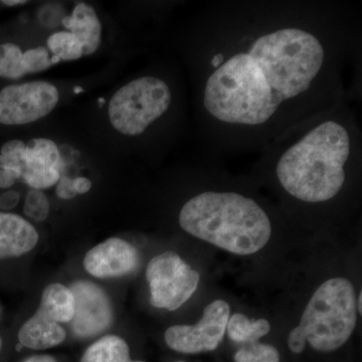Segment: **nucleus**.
I'll return each mask as SVG.
<instances>
[{"instance_id":"nucleus-1","label":"nucleus","mask_w":362,"mask_h":362,"mask_svg":"<svg viewBox=\"0 0 362 362\" xmlns=\"http://www.w3.org/2000/svg\"><path fill=\"white\" fill-rule=\"evenodd\" d=\"M325 61L313 33L284 28L259 35L209 76L204 108L220 122L264 125L288 100L310 89Z\"/></svg>"},{"instance_id":"nucleus-2","label":"nucleus","mask_w":362,"mask_h":362,"mask_svg":"<svg viewBox=\"0 0 362 362\" xmlns=\"http://www.w3.org/2000/svg\"><path fill=\"white\" fill-rule=\"evenodd\" d=\"M350 152L349 130L337 121H324L281 156L276 166L279 182L298 201H330L344 185Z\"/></svg>"},{"instance_id":"nucleus-3","label":"nucleus","mask_w":362,"mask_h":362,"mask_svg":"<svg viewBox=\"0 0 362 362\" xmlns=\"http://www.w3.org/2000/svg\"><path fill=\"white\" fill-rule=\"evenodd\" d=\"M180 225L197 239L239 256L261 251L272 235L270 218L237 192H204L182 206Z\"/></svg>"},{"instance_id":"nucleus-4","label":"nucleus","mask_w":362,"mask_h":362,"mask_svg":"<svg viewBox=\"0 0 362 362\" xmlns=\"http://www.w3.org/2000/svg\"><path fill=\"white\" fill-rule=\"evenodd\" d=\"M356 323L354 286L345 278L329 279L312 295L299 325L289 333L288 347L295 354L307 344L316 351H335L349 341Z\"/></svg>"},{"instance_id":"nucleus-5","label":"nucleus","mask_w":362,"mask_h":362,"mask_svg":"<svg viewBox=\"0 0 362 362\" xmlns=\"http://www.w3.org/2000/svg\"><path fill=\"white\" fill-rule=\"evenodd\" d=\"M171 99L168 85L160 78H136L112 97L108 110L110 122L124 135L142 134L168 110Z\"/></svg>"},{"instance_id":"nucleus-6","label":"nucleus","mask_w":362,"mask_h":362,"mask_svg":"<svg viewBox=\"0 0 362 362\" xmlns=\"http://www.w3.org/2000/svg\"><path fill=\"white\" fill-rule=\"evenodd\" d=\"M150 302L159 309L175 311L192 298L201 275L175 252L154 257L146 269Z\"/></svg>"},{"instance_id":"nucleus-7","label":"nucleus","mask_w":362,"mask_h":362,"mask_svg":"<svg viewBox=\"0 0 362 362\" xmlns=\"http://www.w3.org/2000/svg\"><path fill=\"white\" fill-rule=\"evenodd\" d=\"M59 90L51 83L7 85L0 89V125L20 126L47 116L59 103Z\"/></svg>"},{"instance_id":"nucleus-8","label":"nucleus","mask_w":362,"mask_h":362,"mask_svg":"<svg viewBox=\"0 0 362 362\" xmlns=\"http://www.w3.org/2000/svg\"><path fill=\"white\" fill-rule=\"evenodd\" d=\"M230 307L225 300L207 305L199 323L175 325L165 331L164 339L169 349L185 354L214 351L225 337Z\"/></svg>"},{"instance_id":"nucleus-9","label":"nucleus","mask_w":362,"mask_h":362,"mask_svg":"<svg viewBox=\"0 0 362 362\" xmlns=\"http://www.w3.org/2000/svg\"><path fill=\"white\" fill-rule=\"evenodd\" d=\"M75 298V313L71 321L74 334L92 337L109 327L112 307L103 290L88 281H77L70 288Z\"/></svg>"},{"instance_id":"nucleus-10","label":"nucleus","mask_w":362,"mask_h":362,"mask_svg":"<svg viewBox=\"0 0 362 362\" xmlns=\"http://www.w3.org/2000/svg\"><path fill=\"white\" fill-rule=\"evenodd\" d=\"M139 254L134 246L119 238H111L86 254L84 267L96 278H119L129 275L139 265Z\"/></svg>"},{"instance_id":"nucleus-11","label":"nucleus","mask_w":362,"mask_h":362,"mask_svg":"<svg viewBox=\"0 0 362 362\" xmlns=\"http://www.w3.org/2000/svg\"><path fill=\"white\" fill-rule=\"evenodd\" d=\"M59 177V152L56 143L45 138H35L26 143L21 180L40 190L54 187Z\"/></svg>"},{"instance_id":"nucleus-12","label":"nucleus","mask_w":362,"mask_h":362,"mask_svg":"<svg viewBox=\"0 0 362 362\" xmlns=\"http://www.w3.org/2000/svg\"><path fill=\"white\" fill-rule=\"evenodd\" d=\"M39 233L16 214L0 213V259L18 258L35 249Z\"/></svg>"},{"instance_id":"nucleus-13","label":"nucleus","mask_w":362,"mask_h":362,"mask_svg":"<svg viewBox=\"0 0 362 362\" xmlns=\"http://www.w3.org/2000/svg\"><path fill=\"white\" fill-rule=\"evenodd\" d=\"M66 331L61 324L37 311L18 331L21 345L28 349L45 350L58 346L66 339Z\"/></svg>"},{"instance_id":"nucleus-14","label":"nucleus","mask_w":362,"mask_h":362,"mask_svg":"<svg viewBox=\"0 0 362 362\" xmlns=\"http://www.w3.org/2000/svg\"><path fill=\"white\" fill-rule=\"evenodd\" d=\"M63 25L80 40L84 56L97 51L101 44L102 25L92 6L78 4L71 16L64 18Z\"/></svg>"},{"instance_id":"nucleus-15","label":"nucleus","mask_w":362,"mask_h":362,"mask_svg":"<svg viewBox=\"0 0 362 362\" xmlns=\"http://www.w3.org/2000/svg\"><path fill=\"white\" fill-rule=\"evenodd\" d=\"M37 311L57 323H70L75 313V298L70 288L54 283L44 290Z\"/></svg>"},{"instance_id":"nucleus-16","label":"nucleus","mask_w":362,"mask_h":362,"mask_svg":"<svg viewBox=\"0 0 362 362\" xmlns=\"http://www.w3.org/2000/svg\"><path fill=\"white\" fill-rule=\"evenodd\" d=\"M130 349L123 338L107 335L93 343L80 362H129Z\"/></svg>"},{"instance_id":"nucleus-17","label":"nucleus","mask_w":362,"mask_h":362,"mask_svg":"<svg viewBox=\"0 0 362 362\" xmlns=\"http://www.w3.org/2000/svg\"><path fill=\"white\" fill-rule=\"evenodd\" d=\"M271 331V325L266 319L252 321L242 313H235L228 318L226 331L233 342L247 343L259 341Z\"/></svg>"},{"instance_id":"nucleus-18","label":"nucleus","mask_w":362,"mask_h":362,"mask_svg":"<svg viewBox=\"0 0 362 362\" xmlns=\"http://www.w3.org/2000/svg\"><path fill=\"white\" fill-rule=\"evenodd\" d=\"M26 75L23 65V51L11 42H0V78L18 80Z\"/></svg>"},{"instance_id":"nucleus-19","label":"nucleus","mask_w":362,"mask_h":362,"mask_svg":"<svg viewBox=\"0 0 362 362\" xmlns=\"http://www.w3.org/2000/svg\"><path fill=\"white\" fill-rule=\"evenodd\" d=\"M47 47L59 61H76L84 56L80 40L70 32H58L49 35Z\"/></svg>"},{"instance_id":"nucleus-20","label":"nucleus","mask_w":362,"mask_h":362,"mask_svg":"<svg viewBox=\"0 0 362 362\" xmlns=\"http://www.w3.org/2000/svg\"><path fill=\"white\" fill-rule=\"evenodd\" d=\"M235 362H280L278 349L259 341L247 343L240 347L233 356Z\"/></svg>"},{"instance_id":"nucleus-21","label":"nucleus","mask_w":362,"mask_h":362,"mask_svg":"<svg viewBox=\"0 0 362 362\" xmlns=\"http://www.w3.org/2000/svg\"><path fill=\"white\" fill-rule=\"evenodd\" d=\"M59 62V59L57 57H49V52L45 47H37L23 52V65L26 75L47 70Z\"/></svg>"},{"instance_id":"nucleus-22","label":"nucleus","mask_w":362,"mask_h":362,"mask_svg":"<svg viewBox=\"0 0 362 362\" xmlns=\"http://www.w3.org/2000/svg\"><path fill=\"white\" fill-rule=\"evenodd\" d=\"M23 213L35 221H44L49 216V202L47 195L39 189H32L25 197Z\"/></svg>"},{"instance_id":"nucleus-23","label":"nucleus","mask_w":362,"mask_h":362,"mask_svg":"<svg viewBox=\"0 0 362 362\" xmlns=\"http://www.w3.org/2000/svg\"><path fill=\"white\" fill-rule=\"evenodd\" d=\"M71 178L68 176H61L57 187V195L62 199H71L77 195L74 189V183Z\"/></svg>"},{"instance_id":"nucleus-24","label":"nucleus","mask_w":362,"mask_h":362,"mask_svg":"<svg viewBox=\"0 0 362 362\" xmlns=\"http://www.w3.org/2000/svg\"><path fill=\"white\" fill-rule=\"evenodd\" d=\"M21 195L16 190H8L0 195V209L4 211H9L18 206L20 202Z\"/></svg>"},{"instance_id":"nucleus-25","label":"nucleus","mask_w":362,"mask_h":362,"mask_svg":"<svg viewBox=\"0 0 362 362\" xmlns=\"http://www.w3.org/2000/svg\"><path fill=\"white\" fill-rule=\"evenodd\" d=\"M20 180V175L11 170H4L0 169V188L7 189L13 187L14 183Z\"/></svg>"},{"instance_id":"nucleus-26","label":"nucleus","mask_w":362,"mask_h":362,"mask_svg":"<svg viewBox=\"0 0 362 362\" xmlns=\"http://www.w3.org/2000/svg\"><path fill=\"white\" fill-rule=\"evenodd\" d=\"M73 183L74 189H75L76 194H87L90 189V187H92L90 180H88L87 177H83V176L75 178V180H73Z\"/></svg>"},{"instance_id":"nucleus-27","label":"nucleus","mask_w":362,"mask_h":362,"mask_svg":"<svg viewBox=\"0 0 362 362\" xmlns=\"http://www.w3.org/2000/svg\"><path fill=\"white\" fill-rule=\"evenodd\" d=\"M23 362H57L54 357L49 356H33Z\"/></svg>"},{"instance_id":"nucleus-28","label":"nucleus","mask_w":362,"mask_h":362,"mask_svg":"<svg viewBox=\"0 0 362 362\" xmlns=\"http://www.w3.org/2000/svg\"><path fill=\"white\" fill-rule=\"evenodd\" d=\"M0 4H1V6L6 7H16L25 6L28 4V1H25V0H2Z\"/></svg>"},{"instance_id":"nucleus-29","label":"nucleus","mask_w":362,"mask_h":362,"mask_svg":"<svg viewBox=\"0 0 362 362\" xmlns=\"http://www.w3.org/2000/svg\"><path fill=\"white\" fill-rule=\"evenodd\" d=\"M223 62H225V56L220 52V54H216V56H214V58L211 59V65L213 66L214 70H216V69H218Z\"/></svg>"},{"instance_id":"nucleus-30","label":"nucleus","mask_w":362,"mask_h":362,"mask_svg":"<svg viewBox=\"0 0 362 362\" xmlns=\"http://www.w3.org/2000/svg\"><path fill=\"white\" fill-rule=\"evenodd\" d=\"M361 299H362V293H359L358 298H356V309L357 312H359V314H361Z\"/></svg>"},{"instance_id":"nucleus-31","label":"nucleus","mask_w":362,"mask_h":362,"mask_svg":"<svg viewBox=\"0 0 362 362\" xmlns=\"http://www.w3.org/2000/svg\"><path fill=\"white\" fill-rule=\"evenodd\" d=\"M74 90H75L76 94H78V93L83 92V88L77 87Z\"/></svg>"},{"instance_id":"nucleus-32","label":"nucleus","mask_w":362,"mask_h":362,"mask_svg":"<svg viewBox=\"0 0 362 362\" xmlns=\"http://www.w3.org/2000/svg\"><path fill=\"white\" fill-rule=\"evenodd\" d=\"M99 102H100V104H103L105 102L103 98H101V99L99 100Z\"/></svg>"},{"instance_id":"nucleus-33","label":"nucleus","mask_w":362,"mask_h":362,"mask_svg":"<svg viewBox=\"0 0 362 362\" xmlns=\"http://www.w3.org/2000/svg\"><path fill=\"white\" fill-rule=\"evenodd\" d=\"M1 347H2V340H1V337H0V349H1Z\"/></svg>"},{"instance_id":"nucleus-34","label":"nucleus","mask_w":362,"mask_h":362,"mask_svg":"<svg viewBox=\"0 0 362 362\" xmlns=\"http://www.w3.org/2000/svg\"><path fill=\"white\" fill-rule=\"evenodd\" d=\"M129 362H145V361H129Z\"/></svg>"},{"instance_id":"nucleus-35","label":"nucleus","mask_w":362,"mask_h":362,"mask_svg":"<svg viewBox=\"0 0 362 362\" xmlns=\"http://www.w3.org/2000/svg\"><path fill=\"white\" fill-rule=\"evenodd\" d=\"M176 362H185V361H176Z\"/></svg>"}]
</instances>
